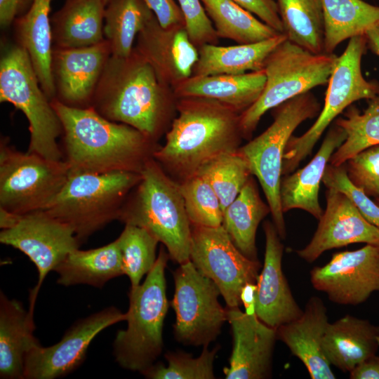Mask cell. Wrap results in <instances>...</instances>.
I'll return each instance as SVG.
<instances>
[{"label": "cell", "instance_id": "6da1fadb", "mask_svg": "<svg viewBox=\"0 0 379 379\" xmlns=\"http://www.w3.org/2000/svg\"><path fill=\"white\" fill-rule=\"evenodd\" d=\"M51 104L62 125L63 159L70 173H140L159 147L136 128L112 121L93 107Z\"/></svg>", "mask_w": 379, "mask_h": 379}, {"label": "cell", "instance_id": "7a4b0ae2", "mask_svg": "<svg viewBox=\"0 0 379 379\" xmlns=\"http://www.w3.org/2000/svg\"><path fill=\"white\" fill-rule=\"evenodd\" d=\"M177 98L134 48L108 59L91 107L103 117L131 126L158 142L175 118Z\"/></svg>", "mask_w": 379, "mask_h": 379}, {"label": "cell", "instance_id": "3957f363", "mask_svg": "<svg viewBox=\"0 0 379 379\" xmlns=\"http://www.w3.org/2000/svg\"><path fill=\"white\" fill-rule=\"evenodd\" d=\"M177 116L154 159L178 182L212 159L236 152L243 138L240 114L213 100L177 98Z\"/></svg>", "mask_w": 379, "mask_h": 379}, {"label": "cell", "instance_id": "277c9868", "mask_svg": "<svg viewBox=\"0 0 379 379\" xmlns=\"http://www.w3.org/2000/svg\"><path fill=\"white\" fill-rule=\"evenodd\" d=\"M124 204L119 220L145 229L166 247L178 264L190 260L191 223L180 184L154 158Z\"/></svg>", "mask_w": 379, "mask_h": 379}, {"label": "cell", "instance_id": "5b68a950", "mask_svg": "<svg viewBox=\"0 0 379 379\" xmlns=\"http://www.w3.org/2000/svg\"><path fill=\"white\" fill-rule=\"evenodd\" d=\"M169 258L161 246L143 283L129 291L127 328L117 332L113 345L115 360L124 368L142 373L162 352L163 325L169 306L165 279Z\"/></svg>", "mask_w": 379, "mask_h": 379}, {"label": "cell", "instance_id": "8992f818", "mask_svg": "<svg viewBox=\"0 0 379 379\" xmlns=\"http://www.w3.org/2000/svg\"><path fill=\"white\" fill-rule=\"evenodd\" d=\"M141 174L112 172L70 173L55 199L45 210L67 225L81 241L119 220L128 196Z\"/></svg>", "mask_w": 379, "mask_h": 379}, {"label": "cell", "instance_id": "52a82bcc", "mask_svg": "<svg viewBox=\"0 0 379 379\" xmlns=\"http://www.w3.org/2000/svg\"><path fill=\"white\" fill-rule=\"evenodd\" d=\"M333 53H313L286 39L267 56L266 83L260 98L240 114L244 139L251 140L262 117L287 100L328 83L336 58Z\"/></svg>", "mask_w": 379, "mask_h": 379}, {"label": "cell", "instance_id": "ba28073f", "mask_svg": "<svg viewBox=\"0 0 379 379\" xmlns=\"http://www.w3.org/2000/svg\"><path fill=\"white\" fill-rule=\"evenodd\" d=\"M0 102L20 110L29 123L27 152L51 160H62L58 138L62 125L43 91L27 52L20 45L4 47L0 60Z\"/></svg>", "mask_w": 379, "mask_h": 379}, {"label": "cell", "instance_id": "9c48e42d", "mask_svg": "<svg viewBox=\"0 0 379 379\" xmlns=\"http://www.w3.org/2000/svg\"><path fill=\"white\" fill-rule=\"evenodd\" d=\"M274 121L261 134L238 149L248 162L264 192L273 223L281 239L286 237L279 188L284 156L293 131L303 121L318 114L320 105L310 92L293 98L275 107Z\"/></svg>", "mask_w": 379, "mask_h": 379}, {"label": "cell", "instance_id": "30bf717a", "mask_svg": "<svg viewBox=\"0 0 379 379\" xmlns=\"http://www.w3.org/2000/svg\"><path fill=\"white\" fill-rule=\"evenodd\" d=\"M367 46L366 35L349 39L344 52L336 58L328 81L324 104L312 126L300 136H291L285 149L282 175L293 173L310 155L331 123L353 102L379 95V83L367 81L361 72V59Z\"/></svg>", "mask_w": 379, "mask_h": 379}, {"label": "cell", "instance_id": "8fae6325", "mask_svg": "<svg viewBox=\"0 0 379 379\" xmlns=\"http://www.w3.org/2000/svg\"><path fill=\"white\" fill-rule=\"evenodd\" d=\"M69 175L66 161L22 152L0 141V209L17 215L45 211L55 199Z\"/></svg>", "mask_w": 379, "mask_h": 379}, {"label": "cell", "instance_id": "7c38bea8", "mask_svg": "<svg viewBox=\"0 0 379 379\" xmlns=\"http://www.w3.org/2000/svg\"><path fill=\"white\" fill-rule=\"evenodd\" d=\"M0 242L22 252L38 270L37 284L29 295L28 310L33 314L45 277L81 242L70 227L46 211L17 215L0 209Z\"/></svg>", "mask_w": 379, "mask_h": 379}, {"label": "cell", "instance_id": "4fadbf2b", "mask_svg": "<svg viewBox=\"0 0 379 379\" xmlns=\"http://www.w3.org/2000/svg\"><path fill=\"white\" fill-rule=\"evenodd\" d=\"M175 293L171 305L175 312L173 332L178 341L190 345H208L227 320L226 309L218 301L220 290L191 260L173 272Z\"/></svg>", "mask_w": 379, "mask_h": 379}, {"label": "cell", "instance_id": "5bb4252c", "mask_svg": "<svg viewBox=\"0 0 379 379\" xmlns=\"http://www.w3.org/2000/svg\"><path fill=\"white\" fill-rule=\"evenodd\" d=\"M190 260L215 282L229 307L242 305V288L257 283L261 268L259 260L249 259L236 247L222 225L191 224Z\"/></svg>", "mask_w": 379, "mask_h": 379}, {"label": "cell", "instance_id": "9a60e30c", "mask_svg": "<svg viewBox=\"0 0 379 379\" xmlns=\"http://www.w3.org/2000/svg\"><path fill=\"white\" fill-rule=\"evenodd\" d=\"M310 281L335 304L364 302L379 291V245L366 244L359 249L333 253L326 265L312 268Z\"/></svg>", "mask_w": 379, "mask_h": 379}, {"label": "cell", "instance_id": "2e32d148", "mask_svg": "<svg viewBox=\"0 0 379 379\" xmlns=\"http://www.w3.org/2000/svg\"><path fill=\"white\" fill-rule=\"evenodd\" d=\"M126 319V313L109 307L77 321L57 343L46 347L39 344L28 352L24 379H55L66 375L82 364L89 345L99 333Z\"/></svg>", "mask_w": 379, "mask_h": 379}, {"label": "cell", "instance_id": "e0dca14e", "mask_svg": "<svg viewBox=\"0 0 379 379\" xmlns=\"http://www.w3.org/2000/svg\"><path fill=\"white\" fill-rule=\"evenodd\" d=\"M111 55V48L106 39L85 47L53 48L52 74L55 99L72 107H90Z\"/></svg>", "mask_w": 379, "mask_h": 379}, {"label": "cell", "instance_id": "ac0fdd59", "mask_svg": "<svg viewBox=\"0 0 379 379\" xmlns=\"http://www.w3.org/2000/svg\"><path fill=\"white\" fill-rule=\"evenodd\" d=\"M326 199V209L312 239L296 251L301 259L312 262L326 251L351 244L379 245V229L364 218L345 193L327 188Z\"/></svg>", "mask_w": 379, "mask_h": 379}, {"label": "cell", "instance_id": "d6986e66", "mask_svg": "<svg viewBox=\"0 0 379 379\" xmlns=\"http://www.w3.org/2000/svg\"><path fill=\"white\" fill-rule=\"evenodd\" d=\"M227 320L233 337L230 366L224 368L227 379H264L272 375L277 328L262 322L255 314L239 307L226 308Z\"/></svg>", "mask_w": 379, "mask_h": 379}, {"label": "cell", "instance_id": "ffe728a7", "mask_svg": "<svg viewBox=\"0 0 379 379\" xmlns=\"http://www.w3.org/2000/svg\"><path fill=\"white\" fill-rule=\"evenodd\" d=\"M134 49L172 88L192 75L199 57L185 25L164 28L155 15L138 34Z\"/></svg>", "mask_w": 379, "mask_h": 379}, {"label": "cell", "instance_id": "44dd1931", "mask_svg": "<svg viewBox=\"0 0 379 379\" xmlns=\"http://www.w3.org/2000/svg\"><path fill=\"white\" fill-rule=\"evenodd\" d=\"M265 236L264 264L257 280L255 314L277 328L303 313L295 301L282 270L284 245L273 222L263 224Z\"/></svg>", "mask_w": 379, "mask_h": 379}, {"label": "cell", "instance_id": "7402d4cb", "mask_svg": "<svg viewBox=\"0 0 379 379\" xmlns=\"http://www.w3.org/2000/svg\"><path fill=\"white\" fill-rule=\"evenodd\" d=\"M328 323L323 300L312 296L299 318L277 328V339L302 361L312 379L335 378L322 348Z\"/></svg>", "mask_w": 379, "mask_h": 379}, {"label": "cell", "instance_id": "603a6c76", "mask_svg": "<svg viewBox=\"0 0 379 379\" xmlns=\"http://www.w3.org/2000/svg\"><path fill=\"white\" fill-rule=\"evenodd\" d=\"M345 138L344 130L334 124L311 161L303 168L281 178L279 194L284 213L297 208L317 220L321 217L324 211L319 201L320 185L332 154Z\"/></svg>", "mask_w": 379, "mask_h": 379}, {"label": "cell", "instance_id": "cb8c5ba5", "mask_svg": "<svg viewBox=\"0 0 379 379\" xmlns=\"http://www.w3.org/2000/svg\"><path fill=\"white\" fill-rule=\"evenodd\" d=\"M265 83L266 75L262 69L241 74L192 75L173 90L177 98L213 100L241 114L260 98Z\"/></svg>", "mask_w": 379, "mask_h": 379}, {"label": "cell", "instance_id": "d4e9b609", "mask_svg": "<svg viewBox=\"0 0 379 379\" xmlns=\"http://www.w3.org/2000/svg\"><path fill=\"white\" fill-rule=\"evenodd\" d=\"M322 348L331 365L350 372L379 350V326L347 314L328 323Z\"/></svg>", "mask_w": 379, "mask_h": 379}, {"label": "cell", "instance_id": "484cf974", "mask_svg": "<svg viewBox=\"0 0 379 379\" xmlns=\"http://www.w3.org/2000/svg\"><path fill=\"white\" fill-rule=\"evenodd\" d=\"M52 1L34 0L27 12L13 22L18 44L27 52L40 86L51 101L55 98L52 74V27L49 18Z\"/></svg>", "mask_w": 379, "mask_h": 379}, {"label": "cell", "instance_id": "4316f807", "mask_svg": "<svg viewBox=\"0 0 379 379\" xmlns=\"http://www.w3.org/2000/svg\"><path fill=\"white\" fill-rule=\"evenodd\" d=\"M33 314L22 304L0 295V378H24L28 352L40 343L34 336Z\"/></svg>", "mask_w": 379, "mask_h": 379}, {"label": "cell", "instance_id": "83f0119b", "mask_svg": "<svg viewBox=\"0 0 379 379\" xmlns=\"http://www.w3.org/2000/svg\"><path fill=\"white\" fill-rule=\"evenodd\" d=\"M102 0H66L51 18L54 48L92 46L105 40Z\"/></svg>", "mask_w": 379, "mask_h": 379}, {"label": "cell", "instance_id": "f1b7e54d", "mask_svg": "<svg viewBox=\"0 0 379 379\" xmlns=\"http://www.w3.org/2000/svg\"><path fill=\"white\" fill-rule=\"evenodd\" d=\"M284 33L256 43L220 46L206 44L198 48L192 76L241 74L262 70L266 58L281 42Z\"/></svg>", "mask_w": 379, "mask_h": 379}, {"label": "cell", "instance_id": "f546056e", "mask_svg": "<svg viewBox=\"0 0 379 379\" xmlns=\"http://www.w3.org/2000/svg\"><path fill=\"white\" fill-rule=\"evenodd\" d=\"M57 282L69 286L87 284L102 288L108 281L124 274L119 241L103 246L72 251L55 270Z\"/></svg>", "mask_w": 379, "mask_h": 379}, {"label": "cell", "instance_id": "4dcf8cb0", "mask_svg": "<svg viewBox=\"0 0 379 379\" xmlns=\"http://www.w3.org/2000/svg\"><path fill=\"white\" fill-rule=\"evenodd\" d=\"M270 213L252 176L223 211L222 225L236 247L249 259L258 260L256 232L260 222Z\"/></svg>", "mask_w": 379, "mask_h": 379}, {"label": "cell", "instance_id": "1f68e13d", "mask_svg": "<svg viewBox=\"0 0 379 379\" xmlns=\"http://www.w3.org/2000/svg\"><path fill=\"white\" fill-rule=\"evenodd\" d=\"M324 52L333 53L343 41L379 27V6L363 0H321Z\"/></svg>", "mask_w": 379, "mask_h": 379}, {"label": "cell", "instance_id": "d6a6232c", "mask_svg": "<svg viewBox=\"0 0 379 379\" xmlns=\"http://www.w3.org/2000/svg\"><path fill=\"white\" fill-rule=\"evenodd\" d=\"M154 16L143 0H110L104 13V37L112 55L129 56L139 32Z\"/></svg>", "mask_w": 379, "mask_h": 379}, {"label": "cell", "instance_id": "836d02e7", "mask_svg": "<svg viewBox=\"0 0 379 379\" xmlns=\"http://www.w3.org/2000/svg\"><path fill=\"white\" fill-rule=\"evenodd\" d=\"M201 1L219 38L245 44L264 41L280 34L232 0Z\"/></svg>", "mask_w": 379, "mask_h": 379}, {"label": "cell", "instance_id": "e575fe53", "mask_svg": "<svg viewBox=\"0 0 379 379\" xmlns=\"http://www.w3.org/2000/svg\"><path fill=\"white\" fill-rule=\"evenodd\" d=\"M277 6L287 39L313 53H324L321 0H277Z\"/></svg>", "mask_w": 379, "mask_h": 379}, {"label": "cell", "instance_id": "d590c367", "mask_svg": "<svg viewBox=\"0 0 379 379\" xmlns=\"http://www.w3.org/2000/svg\"><path fill=\"white\" fill-rule=\"evenodd\" d=\"M335 124L344 130L346 138L333 152L329 164L340 166L361 151L379 144V95L368 100L363 112L350 106L345 117L337 119Z\"/></svg>", "mask_w": 379, "mask_h": 379}, {"label": "cell", "instance_id": "8d00e7d4", "mask_svg": "<svg viewBox=\"0 0 379 379\" xmlns=\"http://www.w3.org/2000/svg\"><path fill=\"white\" fill-rule=\"evenodd\" d=\"M197 174L208 181L220 199L223 211L253 175L248 162L238 149L212 159Z\"/></svg>", "mask_w": 379, "mask_h": 379}, {"label": "cell", "instance_id": "74e56055", "mask_svg": "<svg viewBox=\"0 0 379 379\" xmlns=\"http://www.w3.org/2000/svg\"><path fill=\"white\" fill-rule=\"evenodd\" d=\"M117 240L124 274L130 279L131 288H135L154 267L159 241L145 229L132 225H125Z\"/></svg>", "mask_w": 379, "mask_h": 379}, {"label": "cell", "instance_id": "f35d334b", "mask_svg": "<svg viewBox=\"0 0 379 379\" xmlns=\"http://www.w3.org/2000/svg\"><path fill=\"white\" fill-rule=\"evenodd\" d=\"M179 184L192 225L210 227L222 225L223 211L220 199L205 178L196 174Z\"/></svg>", "mask_w": 379, "mask_h": 379}, {"label": "cell", "instance_id": "ab89813d", "mask_svg": "<svg viewBox=\"0 0 379 379\" xmlns=\"http://www.w3.org/2000/svg\"><path fill=\"white\" fill-rule=\"evenodd\" d=\"M219 347L212 350L204 346L201 355L194 358L183 352H168L165 358L168 366L159 363L153 364L142 373L153 379H213V362Z\"/></svg>", "mask_w": 379, "mask_h": 379}, {"label": "cell", "instance_id": "60d3db41", "mask_svg": "<svg viewBox=\"0 0 379 379\" xmlns=\"http://www.w3.org/2000/svg\"><path fill=\"white\" fill-rule=\"evenodd\" d=\"M344 164L354 186L369 197L379 199V144L361 151Z\"/></svg>", "mask_w": 379, "mask_h": 379}, {"label": "cell", "instance_id": "b9f144b4", "mask_svg": "<svg viewBox=\"0 0 379 379\" xmlns=\"http://www.w3.org/2000/svg\"><path fill=\"white\" fill-rule=\"evenodd\" d=\"M322 183L327 188H333L345 193L355 204L364 218L379 229V206L350 180L345 164L333 166L328 164Z\"/></svg>", "mask_w": 379, "mask_h": 379}, {"label": "cell", "instance_id": "7bdbcfd3", "mask_svg": "<svg viewBox=\"0 0 379 379\" xmlns=\"http://www.w3.org/2000/svg\"><path fill=\"white\" fill-rule=\"evenodd\" d=\"M189 37L198 48L206 44H218L219 37L201 0H178Z\"/></svg>", "mask_w": 379, "mask_h": 379}, {"label": "cell", "instance_id": "ee69618b", "mask_svg": "<svg viewBox=\"0 0 379 379\" xmlns=\"http://www.w3.org/2000/svg\"><path fill=\"white\" fill-rule=\"evenodd\" d=\"M279 33H284L277 3L274 0H232Z\"/></svg>", "mask_w": 379, "mask_h": 379}, {"label": "cell", "instance_id": "f6af8a7d", "mask_svg": "<svg viewBox=\"0 0 379 379\" xmlns=\"http://www.w3.org/2000/svg\"><path fill=\"white\" fill-rule=\"evenodd\" d=\"M164 28L185 25V18L174 0H143Z\"/></svg>", "mask_w": 379, "mask_h": 379}, {"label": "cell", "instance_id": "bcb514c9", "mask_svg": "<svg viewBox=\"0 0 379 379\" xmlns=\"http://www.w3.org/2000/svg\"><path fill=\"white\" fill-rule=\"evenodd\" d=\"M34 0H0V25L9 27L19 17L27 12Z\"/></svg>", "mask_w": 379, "mask_h": 379}, {"label": "cell", "instance_id": "7dc6e473", "mask_svg": "<svg viewBox=\"0 0 379 379\" xmlns=\"http://www.w3.org/2000/svg\"><path fill=\"white\" fill-rule=\"evenodd\" d=\"M351 379H379V357L373 355L357 365L350 372Z\"/></svg>", "mask_w": 379, "mask_h": 379}, {"label": "cell", "instance_id": "c3c4849f", "mask_svg": "<svg viewBox=\"0 0 379 379\" xmlns=\"http://www.w3.org/2000/svg\"><path fill=\"white\" fill-rule=\"evenodd\" d=\"M257 284L248 283L242 288L241 293V300L244 306L245 312L251 314L255 313V300H256Z\"/></svg>", "mask_w": 379, "mask_h": 379}, {"label": "cell", "instance_id": "681fc988", "mask_svg": "<svg viewBox=\"0 0 379 379\" xmlns=\"http://www.w3.org/2000/svg\"><path fill=\"white\" fill-rule=\"evenodd\" d=\"M365 35L367 39L368 48L379 56V27L369 29Z\"/></svg>", "mask_w": 379, "mask_h": 379}, {"label": "cell", "instance_id": "f907efd6", "mask_svg": "<svg viewBox=\"0 0 379 379\" xmlns=\"http://www.w3.org/2000/svg\"><path fill=\"white\" fill-rule=\"evenodd\" d=\"M103 2L105 3V6L106 4L110 1V0H102Z\"/></svg>", "mask_w": 379, "mask_h": 379}, {"label": "cell", "instance_id": "816d5d0a", "mask_svg": "<svg viewBox=\"0 0 379 379\" xmlns=\"http://www.w3.org/2000/svg\"><path fill=\"white\" fill-rule=\"evenodd\" d=\"M374 201H375L376 202V204L379 206V199H375Z\"/></svg>", "mask_w": 379, "mask_h": 379}]
</instances>
